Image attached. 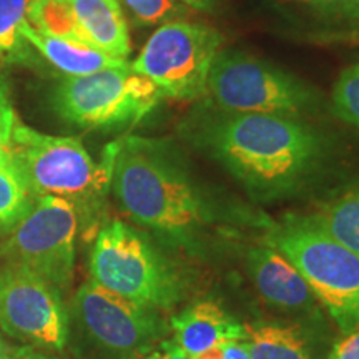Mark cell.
<instances>
[{
  "label": "cell",
  "instance_id": "obj_23",
  "mask_svg": "<svg viewBox=\"0 0 359 359\" xmlns=\"http://www.w3.org/2000/svg\"><path fill=\"white\" fill-rule=\"evenodd\" d=\"M331 103L338 118L359 127V64L341 72L331 93Z\"/></svg>",
  "mask_w": 359,
  "mask_h": 359
},
{
  "label": "cell",
  "instance_id": "obj_10",
  "mask_svg": "<svg viewBox=\"0 0 359 359\" xmlns=\"http://www.w3.org/2000/svg\"><path fill=\"white\" fill-rule=\"evenodd\" d=\"M223 42V35L206 24L168 22L151 34L130 67L150 79L165 97L196 100L205 95L206 80Z\"/></svg>",
  "mask_w": 359,
  "mask_h": 359
},
{
  "label": "cell",
  "instance_id": "obj_24",
  "mask_svg": "<svg viewBox=\"0 0 359 359\" xmlns=\"http://www.w3.org/2000/svg\"><path fill=\"white\" fill-rule=\"evenodd\" d=\"M19 122L13 109L11 85L4 75H0V147H11L13 128Z\"/></svg>",
  "mask_w": 359,
  "mask_h": 359
},
{
  "label": "cell",
  "instance_id": "obj_17",
  "mask_svg": "<svg viewBox=\"0 0 359 359\" xmlns=\"http://www.w3.org/2000/svg\"><path fill=\"white\" fill-rule=\"evenodd\" d=\"M245 346L250 359H316L303 331L288 325H246Z\"/></svg>",
  "mask_w": 359,
  "mask_h": 359
},
{
  "label": "cell",
  "instance_id": "obj_1",
  "mask_svg": "<svg viewBox=\"0 0 359 359\" xmlns=\"http://www.w3.org/2000/svg\"><path fill=\"white\" fill-rule=\"evenodd\" d=\"M182 133L259 201L283 200L320 173L327 142L306 120L286 115L230 114L205 102Z\"/></svg>",
  "mask_w": 359,
  "mask_h": 359
},
{
  "label": "cell",
  "instance_id": "obj_5",
  "mask_svg": "<svg viewBox=\"0 0 359 359\" xmlns=\"http://www.w3.org/2000/svg\"><path fill=\"white\" fill-rule=\"evenodd\" d=\"M170 333L163 314L130 303L93 281L69 306V343L79 359H143Z\"/></svg>",
  "mask_w": 359,
  "mask_h": 359
},
{
  "label": "cell",
  "instance_id": "obj_15",
  "mask_svg": "<svg viewBox=\"0 0 359 359\" xmlns=\"http://www.w3.org/2000/svg\"><path fill=\"white\" fill-rule=\"evenodd\" d=\"M90 47L116 60L132 52L128 24L118 0H70Z\"/></svg>",
  "mask_w": 359,
  "mask_h": 359
},
{
  "label": "cell",
  "instance_id": "obj_11",
  "mask_svg": "<svg viewBox=\"0 0 359 359\" xmlns=\"http://www.w3.org/2000/svg\"><path fill=\"white\" fill-rule=\"evenodd\" d=\"M0 330L40 351L58 354L69 346V306L64 293L29 269L0 266Z\"/></svg>",
  "mask_w": 359,
  "mask_h": 359
},
{
  "label": "cell",
  "instance_id": "obj_3",
  "mask_svg": "<svg viewBox=\"0 0 359 359\" xmlns=\"http://www.w3.org/2000/svg\"><path fill=\"white\" fill-rule=\"evenodd\" d=\"M90 281L138 306L172 311L185 296V283L148 238L123 223L102 224L88 257Z\"/></svg>",
  "mask_w": 359,
  "mask_h": 359
},
{
  "label": "cell",
  "instance_id": "obj_22",
  "mask_svg": "<svg viewBox=\"0 0 359 359\" xmlns=\"http://www.w3.org/2000/svg\"><path fill=\"white\" fill-rule=\"evenodd\" d=\"M123 6L138 27L163 25L168 22L187 19L190 7L178 0H122Z\"/></svg>",
  "mask_w": 359,
  "mask_h": 359
},
{
  "label": "cell",
  "instance_id": "obj_13",
  "mask_svg": "<svg viewBox=\"0 0 359 359\" xmlns=\"http://www.w3.org/2000/svg\"><path fill=\"white\" fill-rule=\"evenodd\" d=\"M278 13L309 39H359V0H269Z\"/></svg>",
  "mask_w": 359,
  "mask_h": 359
},
{
  "label": "cell",
  "instance_id": "obj_14",
  "mask_svg": "<svg viewBox=\"0 0 359 359\" xmlns=\"http://www.w3.org/2000/svg\"><path fill=\"white\" fill-rule=\"evenodd\" d=\"M172 339L190 358L228 341H245L246 325L212 302H198L168 321Z\"/></svg>",
  "mask_w": 359,
  "mask_h": 359
},
{
  "label": "cell",
  "instance_id": "obj_27",
  "mask_svg": "<svg viewBox=\"0 0 359 359\" xmlns=\"http://www.w3.org/2000/svg\"><path fill=\"white\" fill-rule=\"evenodd\" d=\"M143 359H191L172 338H165Z\"/></svg>",
  "mask_w": 359,
  "mask_h": 359
},
{
  "label": "cell",
  "instance_id": "obj_6",
  "mask_svg": "<svg viewBox=\"0 0 359 359\" xmlns=\"http://www.w3.org/2000/svg\"><path fill=\"white\" fill-rule=\"evenodd\" d=\"M269 245L302 273L341 333L359 330V257L336 243L311 217H290Z\"/></svg>",
  "mask_w": 359,
  "mask_h": 359
},
{
  "label": "cell",
  "instance_id": "obj_26",
  "mask_svg": "<svg viewBox=\"0 0 359 359\" xmlns=\"http://www.w3.org/2000/svg\"><path fill=\"white\" fill-rule=\"evenodd\" d=\"M326 359H359V330L341 336L330 349Z\"/></svg>",
  "mask_w": 359,
  "mask_h": 359
},
{
  "label": "cell",
  "instance_id": "obj_2",
  "mask_svg": "<svg viewBox=\"0 0 359 359\" xmlns=\"http://www.w3.org/2000/svg\"><path fill=\"white\" fill-rule=\"evenodd\" d=\"M110 187L133 223L175 248L196 250L215 222L212 201L168 140H118Z\"/></svg>",
  "mask_w": 359,
  "mask_h": 359
},
{
  "label": "cell",
  "instance_id": "obj_4",
  "mask_svg": "<svg viewBox=\"0 0 359 359\" xmlns=\"http://www.w3.org/2000/svg\"><path fill=\"white\" fill-rule=\"evenodd\" d=\"M11 148L34 198L60 196L77 206L79 215H92L111 183L118 142L110 143L100 163H95L79 138L40 133L19 122Z\"/></svg>",
  "mask_w": 359,
  "mask_h": 359
},
{
  "label": "cell",
  "instance_id": "obj_31",
  "mask_svg": "<svg viewBox=\"0 0 359 359\" xmlns=\"http://www.w3.org/2000/svg\"><path fill=\"white\" fill-rule=\"evenodd\" d=\"M11 349H12V346L7 343V339L4 338V334L0 333V359H7Z\"/></svg>",
  "mask_w": 359,
  "mask_h": 359
},
{
  "label": "cell",
  "instance_id": "obj_16",
  "mask_svg": "<svg viewBox=\"0 0 359 359\" xmlns=\"http://www.w3.org/2000/svg\"><path fill=\"white\" fill-rule=\"evenodd\" d=\"M22 35L40 57H43L48 64L65 74L67 77H80V75L95 74L105 69L128 65L127 60H116L88 45L48 37L34 29L30 22L22 27Z\"/></svg>",
  "mask_w": 359,
  "mask_h": 359
},
{
  "label": "cell",
  "instance_id": "obj_30",
  "mask_svg": "<svg viewBox=\"0 0 359 359\" xmlns=\"http://www.w3.org/2000/svg\"><path fill=\"white\" fill-rule=\"evenodd\" d=\"M13 158L12 148L11 147H0V168L6 167L7 163H11Z\"/></svg>",
  "mask_w": 359,
  "mask_h": 359
},
{
  "label": "cell",
  "instance_id": "obj_19",
  "mask_svg": "<svg viewBox=\"0 0 359 359\" xmlns=\"http://www.w3.org/2000/svg\"><path fill=\"white\" fill-rule=\"evenodd\" d=\"M30 0H0V67L32 65L35 52L22 35Z\"/></svg>",
  "mask_w": 359,
  "mask_h": 359
},
{
  "label": "cell",
  "instance_id": "obj_12",
  "mask_svg": "<svg viewBox=\"0 0 359 359\" xmlns=\"http://www.w3.org/2000/svg\"><path fill=\"white\" fill-rule=\"evenodd\" d=\"M245 264L250 280L269 306L293 314H314L320 309L302 273L271 245L250 248Z\"/></svg>",
  "mask_w": 359,
  "mask_h": 359
},
{
  "label": "cell",
  "instance_id": "obj_20",
  "mask_svg": "<svg viewBox=\"0 0 359 359\" xmlns=\"http://www.w3.org/2000/svg\"><path fill=\"white\" fill-rule=\"evenodd\" d=\"M27 17L34 29L48 37L88 45L70 0H30Z\"/></svg>",
  "mask_w": 359,
  "mask_h": 359
},
{
  "label": "cell",
  "instance_id": "obj_7",
  "mask_svg": "<svg viewBox=\"0 0 359 359\" xmlns=\"http://www.w3.org/2000/svg\"><path fill=\"white\" fill-rule=\"evenodd\" d=\"M206 95L210 105L230 114L298 116L320 107L316 92L294 75L240 50H219Z\"/></svg>",
  "mask_w": 359,
  "mask_h": 359
},
{
  "label": "cell",
  "instance_id": "obj_9",
  "mask_svg": "<svg viewBox=\"0 0 359 359\" xmlns=\"http://www.w3.org/2000/svg\"><path fill=\"white\" fill-rule=\"evenodd\" d=\"M79 224V210L72 201L37 196L30 212L4 240L0 257L6 264L29 269L65 294L74 281Z\"/></svg>",
  "mask_w": 359,
  "mask_h": 359
},
{
  "label": "cell",
  "instance_id": "obj_29",
  "mask_svg": "<svg viewBox=\"0 0 359 359\" xmlns=\"http://www.w3.org/2000/svg\"><path fill=\"white\" fill-rule=\"evenodd\" d=\"M178 2H182L183 6L190 8H195V11H206V8L212 7L217 0H178Z\"/></svg>",
  "mask_w": 359,
  "mask_h": 359
},
{
  "label": "cell",
  "instance_id": "obj_21",
  "mask_svg": "<svg viewBox=\"0 0 359 359\" xmlns=\"http://www.w3.org/2000/svg\"><path fill=\"white\" fill-rule=\"evenodd\" d=\"M34 195L15 158L0 168V230H12L34 205Z\"/></svg>",
  "mask_w": 359,
  "mask_h": 359
},
{
  "label": "cell",
  "instance_id": "obj_18",
  "mask_svg": "<svg viewBox=\"0 0 359 359\" xmlns=\"http://www.w3.org/2000/svg\"><path fill=\"white\" fill-rule=\"evenodd\" d=\"M311 219L336 243L359 257V185L321 205Z\"/></svg>",
  "mask_w": 359,
  "mask_h": 359
},
{
  "label": "cell",
  "instance_id": "obj_25",
  "mask_svg": "<svg viewBox=\"0 0 359 359\" xmlns=\"http://www.w3.org/2000/svg\"><path fill=\"white\" fill-rule=\"evenodd\" d=\"M191 359H250L245 341H228Z\"/></svg>",
  "mask_w": 359,
  "mask_h": 359
},
{
  "label": "cell",
  "instance_id": "obj_28",
  "mask_svg": "<svg viewBox=\"0 0 359 359\" xmlns=\"http://www.w3.org/2000/svg\"><path fill=\"white\" fill-rule=\"evenodd\" d=\"M7 359H57V358L55 354L40 351L37 348L22 344V346H12Z\"/></svg>",
  "mask_w": 359,
  "mask_h": 359
},
{
  "label": "cell",
  "instance_id": "obj_8",
  "mask_svg": "<svg viewBox=\"0 0 359 359\" xmlns=\"http://www.w3.org/2000/svg\"><path fill=\"white\" fill-rule=\"evenodd\" d=\"M163 97L128 64L64 79L52 90L50 105L64 122L79 128L114 130L137 125Z\"/></svg>",
  "mask_w": 359,
  "mask_h": 359
}]
</instances>
